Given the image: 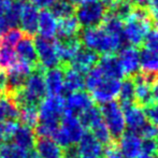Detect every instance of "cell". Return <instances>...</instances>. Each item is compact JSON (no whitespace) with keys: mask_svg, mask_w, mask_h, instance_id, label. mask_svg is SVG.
I'll list each match as a JSON object with an SVG mask.
<instances>
[{"mask_svg":"<svg viewBox=\"0 0 158 158\" xmlns=\"http://www.w3.org/2000/svg\"><path fill=\"white\" fill-rule=\"evenodd\" d=\"M10 142L14 143L15 145L19 146L25 151L32 150L35 148V135L32 128L27 127L25 125L19 124L17 128L15 129Z\"/></svg>","mask_w":158,"mask_h":158,"instance_id":"44dd1931","label":"cell"},{"mask_svg":"<svg viewBox=\"0 0 158 158\" xmlns=\"http://www.w3.org/2000/svg\"><path fill=\"white\" fill-rule=\"evenodd\" d=\"M102 27L106 30L109 33H111L112 35H115V37L118 38H123V27L124 24L123 21L118 19L117 17L113 16L111 14H106V16L104 17V19L102 21Z\"/></svg>","mask_w":158,"mask_h":158,"instance_id":"1f68e13d","label":"cell"},{"mask_svg":"<svg viewBox=\"0 0 158 158\" xmlns=\"http://www.w3.org/2000/svg\"><path fill=\"white\" fill-rule=\"evenodd\" d=\"M106 16V6L101 1L82 3L75 9V17L84 28L99 26Z\"/></svg>","mask_w":158,"mask_h":158,"instance_id":"8992f818","label":"cell"},{"mask_svg":"<svg viewBox=\"0 0 158 158\" xmlns=\"http://www.w3.org/2000/svg\"><path fill=\"white\" fill-rule=\"evenodd\" d=\"M48 11L54 15L55 19H63L74 15L75 6L68 0H55L48 8Z\"/></svg>","mask_w":158,"mask_h":158,"instance_id":"4316f807","label":"cell"},{"mask_svg":"<svg viewBox=\"0 0 158 158\" xmlns=\"http://www.w3.org/2000/svg\"><path fill=\"white\" fill-rule=\"evenodd\" d=\"M22 1H26V0H22Z\"/></svg>","mask_w":158,"mask_h":158,"instance_id":"9f6ffc18","label":"cell"},{"mask_svg":"<svg viewBox=\"0 0 158 158\" xmlns=\"http://www.w3.org/2000/svg\"><path fill=\"white\" fill-rule=\"evenodd\" d=\"M54 1L55 0H30V2L33 6H35L38 9H42V10L43 9H48Z\"/></svg>","mask_w":158,"mask_h":158,"instance_id":"b9f144b4","label":"cell"},{"mask_svg":"<svg viewBox=\"0 0 158 158\" xmlns=\"http://www.w3.org/2000/svg\"><path fill=\"white\" fill-rule=\"evenodd\" d=\"M111 15L117 17L121 21H126L129 15L135 10L133 4L130 0H114L110 4Z\"/></svg>","mask_w":158,"mask_h":158,"instance_id":"f1b7e54d","label":"cell"},{"mask_svg":"<svg viewBox=\"0 0 158 158\" xmlns=\"http://www.w3.org/2000/svg\"><path fill=\"white\" fill-rule=\"evenodd\" d=\"M98 59H99L98 54H96L95 52L86 48H81L74 55V57L71 59L68 66L84 74L94 68L98 63Z\"/></svg>","mask_w":158,"mask_h":158,"instance_id":"e0dca14e","label":"cell"},{"mask_svg":"<svg viewBox=\"0 0 158 158\" xmlns=\"http://www.w3.org/2000/svg\"><path fill=\"white\" fill-rule=\"evenodd\" d=\"M100 112L102 115V121L106 124L108 130L110 131L113 141L117 142L121 135L125 132L126 123L124 117V111L117 101H111L102 104Z\"/></svg>","mask_w":158,"mask_h":158,"instance_id":"5b68a950","label":"cell"},{"mask_svg":"<svg viewBox=\"0 0 158 158\" xmlns=\"http://www.w3.org/2000/svg\"><path fill=\"white\" fill-rule=\"evenodd\" d=\"M77 118L81 122L82 126L84 128L90 129L102 121V115L101 112H100V109L98 106H96L95 104H93L92 106H89L85 111L80 113L77 115Z\"/></svg>","mask_w":158,"mask_h":158,"instance_id":"83f0119b","label":"cell"},{"mask_svg":"<svg viewBox=\"0 0 158 158\" xmlns=\"http://www.w3.org/2000/svg\"><path fill=\"white\" fill-rule=\"evenodd\" d=\"M100 1V0H82V3H89V2H96Z\"/></svg>","mask_w":158,"mask_h":158,"instance_id":"f5cc1de1","label":"cell"},{"mask_svg":"<svg viewBox=\"0 0 158 158\" xmlns=\"http://www.w3.org/2000/svg\"><path fill=\"white\" fill-rule=\"evenodd\" d=\"M148 6H150V11H157L158 10V0H151L150 3H148Z\"/></svg>","mask_w":158,"mask_h":158,"instance_id":"c3c4849f","label":"cell"},{"mask_svg":"<svg viewBox=\"0 0 158 158\" xmlns=\"http://www.w3.org/2000/svg\"><path fill=\"white\" fill-rule=\"evenodd\" d=\"M103 145L96 140L90 131L85 132L77 144L80 158H103Z\"/></svg>","mask_w":158,"mask_h":158,"instance_id":"5bb4252c","label":"cell"},{"mask_svg":"<svg viewBox=\"0 0 158 158\" xmlns=\"http://www.w3.org/2000/svg\"><path fill=\"white\" fill-rule=\"evenodd\" d=\"M80 41L84 48L95 52L96 54L113 55L123 48L124 39L112 35L102 26L84 28L81 32Z\"/></svg>","mask_w":158,"mask_h":158,"instance_id":"7a4b0ae2","label":"cell"},{"mask_svg":"<svg viewBox=\"0 0 158 158\" xmlns=\"http://www.w3.org/2000/svg\"><path fill=\"white\" fill-rule=\"evenodd\" d=\"M89 130H90V132H92V135L96 138V140H97L98 142H100L102 145L106 146L110 143H112V142H114L112 137H111L110 131L108 130V128H106V124L103 123V121L98 123L97 125H95L93 128H90Z\"/></svg>","mask_w":158,"mask_h":158,"instance_id":"836d02e7","label":"cell"},{"mask_svg":"<svg viewBox=\"0 0 158 158\" xmlns=\"http://www.w3.org/2000/svg\"><path fill=\"white\" fill-rule=\"evenodd\" d=\"M140 70L154 77L158 73V54L144 48L140 51Z\"/></svg>","mask_w":158,"mask_h":158,"instance_id":"d4e9b609","label":"cell"},{"mask_svg":"<svg viewBox=\"0 0 158 158\" xmlns=\"http://www.w3.org/2000/svg\"><path fill=\"white\" fill-rule=\"evenodd\" d=\"M123 111L126 127L128 128V130L139 133L143 126L148 123L143 109L137 104H132V106L123 109Z\"/></svg>","mask_w":158,"mask_h":158,"instance_id":"d6986e66","label":"cell"},{"mask_svg":"<svg viewBox=\"0 0 158 158\" xmlns=\"http://www.w3.org/2000/svg\"><path fill=\"white\" fill-rule=\"evenodd\" d=\"M27 151L15 145L12 142H4L0 146V157L1 158H26Z\"/></svg>","mask_w":158,"mask_h":158,"instance_id":"d6a6232c","label":"cell"},{"mask_svg":"<svg viewBox=\"0 0 158 158\" xmlns=\"http://www.w3.org/2000/svg\"><path fill=\"white\" fill-rule=\"evenodd\" d=\"M12 0H0V15H2L10 6Z\"/></svg>","mask_w":158,"mask_h":158,"instance_id":"7bdbcfd3","label":"cell"},{"mask_svg":"<svg viewBox=\"0 0 158 158\" xmlns=\"http://www.w3.org/2000/svg\"><path fill=\"white\" fill-rule=\"evenodd\" d=\"M144 114L150 124L158 128V101H152L150 104L144 106Z\"/></svg>","mask_w":158,"mask_h":158,"instance_id":"d590c367","label":"cell"},{"mask_svg":"<svg viewBox=\"0 0 158 158\" xmlns=\"http://www.w3.org/2000/svg\"><path fill=\"white\" fill-rule=\"evenodd\" d=\"M138 135L141 138H143V140L144 139H156V137L158 135V128L156 126L152 125V124L146 123Z\"/></svg>","mask_w":158,"mask_h":158,"instance_id":"f35d334b","label":"cell"},{"mask_svg":"<svg viewBox=\"0 0 158 158\" xmlns=\"http://www.w3.org/2000/svg\"><path fill=\"white\" fill-rule=\"evenodd\" d=\"M117 145L124 158H139L142 154V138L133 131L126 130Z\"/></svg>","mask_w":158,"mask_h":158,"instance_id":"30bf717a","label":"cell"},{"mask_svg":"<svg viewBox=\"0 0 158 158\" xmlns=\"http://www.w3.org/2000/svg\"><path fill=\"white\" fill-rule=\"evenodd\" d=\"M0 158H1V157H0Z\"/></svg>","mask_w":158,"mask_h":158,"instance_id":"6f0895ef","label":"cell"},{"mask_svg":"<svg viewBox=\"0 0 158 158\" xmlns=\"http://www.w3.org/2000/svg\"><path fill=\"white\" fill-rule=\"evenodd\" d=\"M114 1V0H101V2L104 4L106 6H110V4L112 3V2Z\"/></svg>","mask_w":158,"mask_h":158,"instance_id":"816d5d0a","label":"cell"},{"mask_svg":"<svg viewBox=\"0 0 158 158\" xmlns=\"http://www.w3.org/2000/svg\"><path fill=\"white\" fill-rule=\"evenodd\" d=\"M121 80H116L101 72L97 66L87 72L85 77V87L90 93L93 100L99 104L114 101L118 96Z\"/></svg>","mask_w":158,"mask_h":158,"instance_id":"6da1fadb","label":"cell"},{"mask_svg":"<svg viewBox=\"0 0 158 158\" xmlns=\"http://www.w3.org/2000/svg\"><path fill=\"white\" fill-rule=\"evenodd\" d=\"M118 103L122 109L135 104V84L130 79L123 80L118 92Z\"/></svg>","mask_w":158,"mask_h":158,"instance_id":"484cf974","label":"cell"},{"mask_svg":"<svg viewBox=\"0 0 158 158\" xmlns=\"http://www.w3.org/2000/svg\"><path fill=\"white\" fill-rule=\"evenodd\" d=\"M103 158H124L117 142H112L103 148Z\"/></svg>","mask_w":158,"mask_h":158,"instance_id":"74e56055","label":"cell"},{"mask_svg":"<svg viewBox=\"0 0 158 158\" xmlns=\"http://www.w3.org/2000/svg\"><path fill=\"white\" fill-rule=\"evenodd\" d=\"M81 30V25L77 22L74 15L66 17V19H59L57 23V39H66V38L77 37Z\"/></svg>","mask_w":158,"mask_h":158,"instance_id":"cb8c5ba5","label":"cell"},{"mask_svg":"<svg viewBox=\"0 0 158 158\" xmlns=\"http://www.w3.org/2000/svg\"><path fill=\"white\" fill-rule=\"evenodd\" d=\"M15 53H16L17 60L27 64L32 69H35L40 66L37 52H35V42L31 35H24V37L17 42Z\"/></svg>","mask_w":158,"mask_h":158,"instance_id":"7c38bea8","label":"cell"},{"mask_svg":"<svg viewBox=\"0 0 158 158\" xmlns=\"http://www.w3.org/2000/svg\"><path fill=\"white\" fill-rule=\"evenodd\" d=\"M63 158H80L79 154H77V145H70L64 148Z\"/></svg>","mask_w":158,"mask_h":158,"instance_id":"60d3db41","label":"cell"},{"mask_svg":"<svg viewBox=\"0 0 158 158\" xmlns=\"http://www.w3.org/2000/svg\"><path fill=\"white\" fill-rule=\"evenodd\" d=\"M157 153L156 139H144L142 140V154L141 155H151Z\"/></svg>","mask_w":158,"mask_h":158,"instance_id":"ab89813d","label":"cell"},{"mask_svg":"<svg viewBox=\"0 0 158 158\" xmlns=\"http://www.w3.org/2000/svg\"><path fill=\"white\" fill-rule=\"evenodd\" d=\"M64 66V90L68 93L80 92L85 88V77L83 73L71 68L68 64Z\"/></svg>","mask_w":158,"mask_h":158,"instance_id":"603a6c76","label":"cell"},{"mask_svg":"<svg viewBox=\"0 0 158 158\" xmlns=\"http://www.w3.org/2000/svg\"><path fill=\"white\" fill-rule=\"evenodd\" d=\"M57 31V19L54 15L48 10L43 9L39 13V21H38V32L42 38L53 40L56 37Z\"/></svg>","mask_w":158,"mask_h":158,"instance_id":"ffe728a7","label":"cell"},{"mask_svg":"<svg viewBox=\"0 0 158 158\" xmlns=\"http://www.w3.org/2000/svg\"><path fill=\"white\" fill-rule=\"evenodd\" d=\"M130 1L132 2V4H135L139 8H144V6H148L151 0H130Z\"/></svg>","mask_w":158,"mask_h":158,"instance_id":"bcb514c9","label":"cell"},{"mask_svg":"<svg viewBox=\"0 0 158 158\" xmlns=\"http://www.w3.org/2000/svg\"><path fill=\"white\" fill-rule=\"evenodd\" d=\"M151 30L150 13L144 8H138L132 11L125 21L123 27L124 40L132 46L141 45Z\"/></svg>","mask_w":158,"mask_h":158,"instance_id":"3957f363","label":"cell"},{"mask_svg":"<svg viewBox=\"0 0 158 158\" xmlns=\"http://www.w3.org/2000/svg\"><path fill=\"white\" fill-rule=\"evenodd\" d=\"M24 33L21 29L19 28H10L4 35H2V44L8 46H15L17 44V42L24 37Z\"/></svg>","mask_w":158,"mask_h":158,"instance_id":"e575fe53","label":"cell"},{"mask_svg":"<svg viewBox=\"0 0 158 158\" xmlns=\"http://www.w3.org/2000/svg\"><path fill=\"white\" fill-rule=\"evenodd\" d=\"M35 152L40 158H63L64 148L48 137H35Z\"/></svg>","mask_w":158,"mask_h":158,"instance_id":"ac0fdd59","label":"cell"},{"mask_svg":"<svg viewBox=\"0 0 158 158\" xmlns=\"http://www.w3.org/2000/svg\"><path fill=\"white\" fill-rule=\"evenodd\" d=\"M139 158H158V153L151 154V155H141Z\"/></svg>","mask_w":158,"mask_h":158,"instance_id":"f907efd6","label":"cell"},{"mask_svg":"<svg viewBox=\"0 0 158 158\" xmlns=\"http://www.w3.org/2000/svg\"><path fill=\"white\" fill-rule=\"evenodd\" d=\"M4 86H6V72L0 71V95L4 93Z\"/></svg>","mask_w":158,"mask_h":158,"instance_id":"ee69618b","label":"cell"},{"mask_svg":"<svg viewBox=\"0 0 158 158\" xmlns=\"http://www.w3.org/2000/svg\"><path fill=\"white\" fill-rule=\"evenodd\" d=\"M153 75L145 74V73H138L132 80L135 84V102L137 106H146L150 104L153 99Z\"/></svg>","mask_w":158,"mask_h":158,"instance_id":"ba28073f","label":"cell"},{"mask_svg":"<svg viewBox=\"0 0 158 158\" xmlns=\"http://www.w3.org/2000/svg\"><path fill=\"white\" fill-rule=\"evenodd\" d=\"M39 13V9L35 6H33L31 2L24 1L19 25L21 26V30L25 35L33 37L38 32Z\"/></svg>","mask_w":158,"mask_h":158,"instance_id":"4fadbf2b","label":"cell"},{"mask_svg":"<svg viewBox=\"0 0 158 158\" xmlns=\"http://www.w3.org/2000/svg\"><path fill=\"white\" fill-rule=\"evenodd\" d=\"M150 14H151V17H152L153 24H154V26L158 30V10L157 11H150Z\"/></svg>","mask_w":158,"mask_h":158,"instance_id":"7dc6e473","label":"cell"},{"mask_svg":"<svg viewBox=\"0 0 158 158\" xmlns=\"http://www.w3.org/2000/svg\"><path fill=\"white\" fill-rule=\"evenodd\" d=\"M96 66L101 70L102 73L113 79L121 80L123 81L124 74L122 67L118 63V59L114 55H103L100 59H98V63Z\"/></svg>","mask_w":158,"mask_h":158,"instance_id":"7402d4cb","label":"cell"},{"mask_svg":"<svg viewBox=\"0 0 158 158\" xmlns=\"http://www.w3.org/2000/svg\"><path fill=\"white\" fill-rule=\"evenodd\" d=\"M144 43H145L146 48L158 54V30H150L144 40Z\"/></svg>","mask_w":158,"mask_h":158,"instance_id":"8d00e7d4","label":"cell"},{"mask_svg":"<svg viewBox=\"0 0 158 158\" xmlns=\"http://www.w3.org/2000/svg\"><path fill=\"white\" fill-rule=\"evenodd\" d=\"M84 133V127L77 116L70 113H64L58 130L52 139H54L63 148H66L70 145H77Z\"/></svg>","mask_w":158,"mask_h":158,"instance_id":"277c9868","label":"cell"},{"mask_svg":"<svg viewBox=\"0 0 158 158\" xmlns=\"http://www.w3.org/2000/svg\"><path fill=\"white\" fill-rule=\"evenodd\" d=\"M44 83L48 96H59L64 90V66L60 64L44 71Z\"/></svg>","mask_w":158,"mask_h":158,"instance_id":"8fae6325","label":"cell"},{"mask_svg":"<svg viewBox=\"0 0 158 158\" xmlns=\"http://www.w3.org/2000/svg\"><path fill=\"white\" fill-rule=\"evenodd\" d=\"M55 48L61 64H69L71 59L74 57L77 51L82 48L80 38H66V39H56L54 41Z\"/></svg>","mask_w":158,"mask_h":158,"instance_id":"2e32d148","label":"cell"},{"mask_svg":"<svg viewBox=\"0 0 158 158\" xmlns=\"http://www.w3.org/2000/svg\"><path fill=\"white\" fill-rule=\"evenodd\" d=\"M64 104H66L64 113H70L77 116L80 113L92 106L94 104V100L88 93L80 90V92L70 93L68 97L64 99Z\"/></svg>","mask_w":158,"mask_h":158,"instance_id":"9a60e30c","label":"cell"},{"mask_svg":"<svg viewBox=\"0 0 158 158\" xmlns=\"http://www.w3.org/2000/svg\"><path fill=\"white\" fill-rule=\"evenodd\" d=\"M157 140H156V144H157V153H158V135H157Z\"/></svg>","mask_w":158,"mask_h":158,"instance_id":"11a10c76","label":"cell"},{"mask_svg":"<svg viewBox=\"0 0 158 158\" xmlns=\"http://www.w3.org/2000/svg\"><path fill=\"white\" fill-rule=\"evenodd\" d=\"M118 63L122 67L124 74L128 77H135L140 71V51L137 46L127 45L119 50Z\"/></svg>","mask_w":158,"mask_h":158,"instance_id":"9c48e42d","label":"cell"},{"mask_svg":"<svg viewBox=\"0 0 158 158\" xmlns=\"http://www.w3.org/2000/svg\"><path fill=\"white\" fill-rule=\"evenodd\" d=\"M26 158H40L39 155H38V153L35 152V150H29L27 152V154H26Z\"/></svg>","mask_w":158,"mask_h":158,"instance_id":"681fc988","label":"cell"},{"mask_svg":"<svg viewBox=\"0 0 158 158\" xmlns=\"http://www.w3.org/2000/svg\"><path fill=\"white\" fill-rule=\"evenodd\" d=\"M17 63V56L13 48L0 44V71L6 72Z\"/></svg>","mask_w":158,"mask_h":158,"instance_id":"4dcf8cb0","label":"cell"},{"mask_svg":"<svg viewBox=\"0 0 158 158\" xmlns=\"http://www.w3.org/2000/svg\"><path fill=\"white\" fill-rule=\"evenodd\" d=\"M153 99L158 101V77L153 82Z\"/></svg>","mask_w":158,"mask_h":158,"instance_id":"f6af8a7d","label":"cell"},{"mask_svg":"<svg viewBox=\"0 0 158 158\" xmlns=\"http://www.w3.org/2000/svg\"><path fill=\"white\" fill-rule=\"evenodd\" d=\"M24 1H22V0H12L10 6L2 14L10 28H16V26H19Z\"/></svg>","mask_w":158,"mask_h":158,"instance_id":"f546056e","label":"cell"},{"mask_svg":"<svg viewBox=\"0 0 158 158\" xmlns=\"http://www.w3.org/2000/svg\"><path fill=\"white\" fill-rule=\"evenodd\" d=\"M33 42H35L38 60L42 68L48 70V69L60 66L61 64L58 58L56 48H55V43L53 40H48L38 35L33 39Z\"/></svg>","mask_w":158,"mask_h":158,"instance_id":"52a82bcc","label":"cell"},{"mask_svg":"<svg viewBox=\"0 0 158 158\" xmlns=\"http://www.w3.org/2000/svg\"><path fill=\"white\" fill-rule=\"evenodd\" d=\"M2 143H4V141H3V138H2L1 133H0V146H1V144H2Z\"/></svg>","mask_w":158,"mask_h":158,"instance_id":"db71d44e","label":"cell"}]
</instances>
